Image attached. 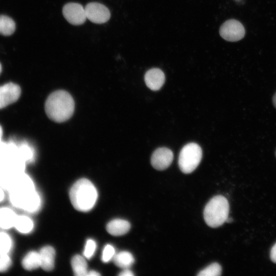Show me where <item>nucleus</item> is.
<instances>
[{
  "label": "nucleus",
  "mask_w": 276,
  "mask_h": 276,
  "mask_svg": "<svg viewBox=\"0 0 276 276\" xmlns=\"http://www.w3.org/2000/svg\"><path fill=\"white\" fill-rule=\"evenodd\" d=\"M44 109L49 118L55 122L62 123L68 120L73 116L75 102L68 92L58 90L48 96Z\"/></svg>",
  "instance_id": "f257e3e1"
},
{
  "label": "nucleus",
  "mask_w": 276,
  "mask_h": 276,
  "mask_svg": "<svg viewBox=\"0 0 276 276\" xmlns=\"http://www.w3.org/2000/svg\"><path fill=\"white\" fill-rule=\"evenodd\" d=\"M69 195L75 209L84 212L90 211L94 206L98 198L96 188L86 178L75 182L70 189Z\"/></svg>",
  "instance_id": "f03ea898"
},
{
  "label": "nucleus",
  "mask_w": 276,
  "mask_h": 276,
  "mask_svg": "<svg viewBox=\"0 0 276 276\" xmlns=\"http://www.w3.org/2000/svg\"><path fill=\"white\" fill-rule=\"evenodd\" d=\"M229 205L227 199L222 195L213 197L206 204L203 217L206 224L213 228L218 227L226 222Z\"/></svg>",
  "instance_id": "7ed1b4c3"
},
{
  "label": "nucleus",
  "mask_w": 276,
  "mask_h": 276,
  "mask_svg": "<svg viewBox=\"0 0 276 276\" xmlns=\"http://www.w3.org/2000/svg\"><path fill=\"white\" fill-rule=\"evenodd\" d=\"M26 163L18 157L11 158L0 165V186L8 192L14 186L18 176L25 172Z\"/></svg>",
  "instance_id": "20e7f679"
},
{
  "label": "nucleus",
  "mask_w": 276,
  "mask_h": 276,
  "mask_svg": "<svg viewBox=\"0 0 276 276\" xmlns=\"http://www.w3.org/2000/svg\"><path fill=\"white\" fill-rule=\"evenodd\" d=\"M202 156L201 147L195 143L185 145L180 150L178 158V166L181 172L185 174L192 173L199 164Z\"/></svg>",
  "instance_id": "39448f33"
},
{
  "label": "nucleus",
  "mask_w": 276,
  "mask_h": 276,
  "mask_svg": "<svg viewBox=\"0 0 276 276\" xmlns=\"http://www.w3.org/2000/svg\"><path fill=\"white\" fill-rule=\"evenodd\" d=\"M11 202L15 208L29 213L37 212L41 204V197L36 190L25 194L15 193L11 197Z\"/></svg>",
  "instance_id": "423d86ee"
},
{
  "label": "nucleus",
  "mask_w": 276,
  "mask_h": 276,
  "mask_svg": "<svg viewBox=\"0 0 276 276\" xmlns=\"http://www.w3.org/2000/svg\"><path fill=\"white\" fill-rule=\"evenodd\" d=\"M221 36L229 41H237L244 36L245 31L243 25L239 21L232 19L225 21L219 30Z\"/></svg>",
  "instance_id": "0eeeda50"
},
{
  "label": "nucleus",
  "mask_w": 276,
  "mask_h": 276,
  "mask_svg": "<svg viewBox=\"0 0 276 276\" xmlns=\"http://www.w3.org/2000/svg\"><path fill=\"white\" fill-rule=\"evenodd\" d=\"M84 9L87 19L95 24H104L110 17L109 9L101 3H89L86 5Z\"/></svg>",
  "instance_id": "6e6552de"
},
{
  "label": "nucleus",
  "mask_w": 276,
  "mask_h": 276,
  "mask_svg": "<svg viewBox=\"0 0 276 276\" xmlns=\"http://www.w3.org/2000/svg\"><path fill=\"white\" fill-rule=\"evenodd\" d=\"M62 13L66 20L73 25H82L87 19L84 8L78 3L65 4L63 7Z\"/></svg>",
  "instance_id": "1a4fd4ad"
},
{
  "label": "nucleus",
  "mask_w": 276,
  "mask_h": 276,
  "mask_svg": "<svg viewBox=\"0 0 276 276\" xmlns=\"http://www.w3.org/2000/svg\"><path fill=\"white\" fill-rule=\"evenodd\" d=\"M173 159L172 151L169 148L161 147L156 149L151 157L152 167L158 170H164L168 168Z\"/></svg>",
  "instance_id": "9d476101"
},
{
  "label": "nucleus",
  "mask_w": 276,
  "mask_h": 276,
  "mask_svg": "<svg viewBox=\"0 0 276 276\" xmlns=\"http://www.w3.org/2000/svg\"><path fill=\"white\" fill-rule=\"evenodd\" d=\"M20 94V88L16 84L8 83L0 86V109L16 102Z\"/></svg>",
  "instance_id": "9b49d317"
},
{
  "label": "nucleus",
  "mask_w": 276,
  "mask_h": 276,
  "mask_svg": "<svg viewBox=\"0 0 276 276\" xmlns=\"http://www.w3.org/2000/svg\"><path fill=\"white\" fill-rule=\"evenodd\" d=\"M146 85L152 90H157L163 85L165 76L163 72L158 68L148 70L144 76Z\"/></svg>",
  "instance_id": "f8f14e48"
},
{
  "label": "nucleus",
  "mask_w": 276,
  "mask_h": 276,
  "mask_svg": "<svg viewBox=\"0 0 276 276\" xmlns=\"http://www.w3.org/2000/svg\"><path fill=\"white\" fill-rule=\"evenodd\" d=\"M40 267L45 271H49L54 267L55 251L51 246H45L39 250Z\"/></svg>",
  "instance_id": "ddd939ff"
},
{
  "label": "nucleus",
  "mask_w": 276,
  "mask_h": 276,
  "mask_svg": "<svg viewBox=\"0 0 276 276\" xmlns=\"http://www.w3.org/2000/svg\"><path fill=\"white\" fill-rule=\"evenodd\" d=\"M131 225L128 221L116 219L108 223L106 225V230L112 236H119L127 233Z\"/></svg>",
  "instance_id": "4468645a"
},
{
  "label": "nucleus",
  "mask_w": 276,
  "mask_h": 276,
  "mask_svg": "<svg viewBox=\"0 0 276 276\" xmlns=\"http://www.w3.org/2000/svg\"><path fill=\"white\" fill-rule=\"evenodd\" d=\"M17 216L10 208H0V228L8 229L14 227Z\"/></svg>",
  "instance_id": "2eb2a0df"
},
{
  "label": "nucleus",
  "mask_w": 276,
  "mask_h": 276,
  "mask_svg": "<svg viewBox=\"0 0 276 276\" xmlns=\"http://www.w3.org/2000/svg\"><path fill=\"white\" fill-rule=\"evenodd\" d=\"M18 145L13 142H0V165L7 160L17 156Z\"/></svg>",
  "instance_id": "dca6fc26"
},
{
  "label": "nucleus",
  "mask_w": 276,
  "mask_h": 276,
  "mask_svg": "<svg viewBox=\"0 0 276 276\" xmlns=\"http://www.w3.org/2000/svg\"><path fill=\"white\" fill-rule=\"evenodd\" d=\"M113 260L117 266L124 269L129 268L134 262L132 255L127 251H120L115 254Z\"/></svg>",
  "instance_id": "f3484780"
},
{
  "label": "nucleus",
  "mask_w": 276,
  "mask_h": 276,
  "mask_svg": "<svg viewBox=\"0 0 276 276\" xmlns=\"http://www.w3.org/2000/svg\"><path fill=\"white\" fill-rule=\"evenodd\" d=\"M14 227L19 233L24 234L30 233L33 229L32 220L27 216L17 215Z\"/></svg>",
  "instance_id": "a211bd4d"
},
{
  "label": "nucleus",
  "mask_w": 276,
  "mask_h": 276,
  "mask_svg": "<svg viewBox=\"0 0 276 276\" xmlns=\"http://www.w3.org/2000/svg\"><path fill=\"white\" fill-rule=\"evenodd\" d=\"M71 265L75 275H87V265L85 258L82 256L79 255L74 256L71 261Z\"/></svg>",
  "instance_id": "6ab92c4d"
},
{
  "label": "nucleus",
  "mask_w": 276,
  "mask_h": 276,
  "mask_svg": "<svg viewBox=\"0 0 276 276\" xmlns=\"http://www.w3.org/2000/svg\"><path fill=\"white\" fill-rule=\"evenodd\" d=\"M22 266L27 270H32L40 267V260L38 252H29L22 260Z\"/></svg>",
  "instance_id": "aec40b11"
},
{
  "label": "nucleus",
  "mask_w": 276,
  "mask_h": 276,
  "mask_svg": "<svg viewBox=\"0 0 276 276\" xmlns=\"http://www.w3.org/2000/svg\"><path fill=\"white\" fill-rule=\"evenodd\" d=\"M17 156L26 164L32 162L35 158V151L27 143L18 145Z\"/></svg>",
  "instance_id": "412c9836"
},
{
  "label": "nucleus",
  "mask_w": 276,
  "mask_h": 276,
  "mask_svg": "<svg viewBox=\"0 0 276 276\" xmlns=\"http://www.w3.org/2000/svg\"><path fill=\"white\" fill-rule=\"evenodd\" d=\"M15 30V22L9 17L0 15V34L5 36L11 35Z\"/></svg>",
  "instance_id": "4be33fe9"
},
{
  "label": "nucleus",
  "mask_w": 276,
  "mask_h": 276,
  "mask_svg": "<svg viewBox=\"0 0 276 276\" xmlns=\"http://www.w3.org/2000/svg\"><path fill=\"white\" fill-rule=\"evenodd\" d=\"M12 247L11 236L5 232H0V254H9Z\"/></svg>",
  "instance_id": "5701e85b"
},
{
  "label": "nucleus",
  "mask_w": 276,
  "mask_h": 276,
  "mask_svg": "<svg viewBox=\"0 0 276 276\" xmlns=\"http://www.w3.org/2000/svg\"><path fill=\"white\" fill-rule=\"evenodd\" d=\"M222 268L217 263H213L201 270L197 275L198 276H219L221 274Z\"/></svg>",
  "instance_id": "b1692460"
},
{
  "label": "nucleus",
  "mask_w": 276,
  "mask_h": 276,
  "mask_svg": "<svg viewBox=\"0 0 276 276\" xmlns=\"http://www.w3.org/2000/svg\"><path fill=\"white\" fill-rule=\"evenodd\" d=\"M96 248L95 242L92 239L87 240L83 252L84 257L88 259H90L94 255Z\"/></svg>",
  "instance_id": "393cba45"
},
{
  "label": "nucleus",
  "mask_w": 276,
  "mask_h": 276,
  "mask_svg": "<svg viewBox=\"0 0 276 276\" xmlns=\"http://www.w3.org/2000/svg\"><path fill=\"white\" fill-rule=\"evenodd\" d=\"M115 255L114 247L110 245L107 244L104 248L102 252V261L107 263L112 259Z\"/></svg>",
  "instance_id": "a878e982"
},
{
  "label": "nucleus",
  "mask_w": 276,
  "mask_h": 276,
  "mask_svg": "<svg viewBox=\"0 0 276 276\" xmlns=\"http://www.w3.org/2000/svg\"><path fill=\"white\" fill-rule=\"evenodd\" d=\"M11 265V259L9 254H0V272L7 270Z\"/></svg>",
  "instance_id": "bb28decb"
},
{
  "label": "nucleus",
  "mask_w": 276,
  "mask_h": 276,
  "mask_svg": "<svg viewBox=\"0 0 276 276\" xmlns=\"http://www.w3.org/2000/svg\"><path fill=\"white\" fill-rule=\"evenodd\" d=\"M270 257L271 260L273 262L276 263V243L274 244V245L272 247L271 249Z\"/></svg>",
  "instance_id": "cd10ccee"
},
{
  "label": "nucleus",
  "mask_w": 276,
  "mask_h": 276,
  "mask_svg": "<svg viewBox=\"0 0 276 276\" xmlns=\"http://www.w3.org/2000/svg\"><path fill=\"white\" fill-rule=\"evenodd\" d=\"M120 276H132L134 274L128 268L124 269L119 274Z\"/></svg>",
  "instance_id": "c85d7f7f"
},
{
  "label": "nucleus",
  "mask_w": 276,
  "mask_h": 276,
  "mask_svg": "<svg viewBox=\"0 0 276 276\" xmlns=\"http://www.w3.org/2000/svg\"><path fill=\"white\" fill-rule=\"evenodd\" d=\"M4 189L0 186V202H2L5 198Z\"/></svg>",
  "instance_id": "c756f323"
},
{
  "label": "nucleus",
  "mask_w": 276,
  "mask_h": 276,
  "mask_svg": "<svg viewBox=\"0 0 276 276\" xmlns=\"http://www.w3.org/2000/svg\"><path fill=\"white\" fill-rule=\"evenodd\" d=\"M100 275V274L99 273L94 270L88 271V273L87 274V275L88 276H98Z\"/></svg>",
  "instance_id": "7c9ffc66"
},
{
  "label": "nucleus",
  "mask_w": 276,
  "mask_h": 276,
  "mask_svg": "<svg viewBox=\"0 0 276 276\" xmlns=\"http://www.w3.org/2000/svg\"><path fill=\"white\" fill-rule=\"evenodd\" d=\"M272 101H273V104L274 107L276 108V93H275V94L274 95L273 97Z\"/></svg>",
  "instance_id": "2f4dec72"
},
{
  "label": "nucleus",
  "mask_w": 276,
  "mask_h": 276,
  "mask_svg": "<svg viewBox=\"0 0 276 276\" xmlns=\"http://www.w3.org/2000/svg\"><path fill=\"white\" fill-rule=\"evenodd\" d=\"M3 135V129L2 127L0 125V142H2V137Z\"/></svg>",
  "instance_id": "473e14b6"
},
{
  "label": "nucleus",
  "mask_w": 276,
  "mask_h": 276,
  "mask_svg": "<svg viewBox=\"0 0 276 276\" xmlns=\"http://www.w3.org/2000/svg\"><path fill=\"white\" fill-rule=\"evenodd\" d=\"M233 221V219L231 218H227L226 222H227V223H231Z\"/></svg>",
  "instance_id": "72a5a7b5"
},
{
  "label": "nucleus",
  "mask_w": 276,
  "mask_h": 276,
  "mask_svg": "<svg viewBox=\"0 0 276 276\" xmlns=\"http://www.w3.org/2000/svg\"><path fill=\"white\" fill-rule=\"evenodd\" d=\"M2 72V65H1V64L0 63V74Z\"/></svg>",
  "instance_id": "f704fd0d"
},
{
  "label": "nucleus",
  "mask_w": 276,
  "mask_h": 276,
  "mask_svg": "<svg viewBox=\"0 0 276 276\" xmlns=\"http://www.w3.org/2000/svg\"><path fill=\"white\" fill-rule=\"evenodd\" d=\"M275 155H276V152H275Z\"/></svg>",
  "instance_id": "c9c22d12"
}]
</instances>
